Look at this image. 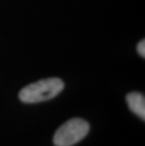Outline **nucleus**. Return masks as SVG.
<instances>
[{
	"instance_id": "f257e3e1",
	"label": "nucleus",
	"mask_w": 145,
	"mask_h": 146,
	"mask_svg": "<svg viewBox=\"0 0 145 146\" xmlns=\"http://www.w3.org/2000/svg\"><path fill=\"white\" fill-rule=\"evenodd\" d=\"M63 88V81L57 77L42 79L21 90L19 98L24 103H40L56 97Z\"/></svg>"
},
{
	"instance_id": "f03ea898",
	"label": "nucleus",
	"mask_w": 145,
	"mask_h": 146,
	"mask_svg": "<svg viewBox=\"0 0 145 146\" xmlns=\"http://www.w3.org/2000/svg\"><path fill=\"white\" fill-rule=\"evenodd\" d=\"M89 125L85 120L75 118L64 123L54 135L56 146H72L85 138L89 133Z\"/></svg>"
},
{
	"instance_id": "7ed1b4c3",
	"label": "nucleus",
	"mask_w": 145,
	"mask_h": 146,
	"mask_svg": "<svg viewBox=\"0 0 145 146\" xmlns=\"http://www.w3.org/2000/svg\"><path fill=\"white\" fill-rule=\"evenodd\" d=\"M126 102L132 112L137 114L142 120L145 119V99L140 92H130L126 96Z\"/></svg>"
},
{
	"instance_id": "20e7f679",
	"label": "nucleus",
	"mask_w": 145,
	"mask_h": 146,
	"mask_svg": "<svg viewBox=\"0 0 145 146\" xmlns=\"http://www.w3.org/2000/svg\"><path fill=\"white\" fill-rule=\"evenodd\" d=\"M137 49H138V54H140L142 58H144L145 57V41L144 40H142L141 42H138Z\"/></svg>"
}]
</instances>
